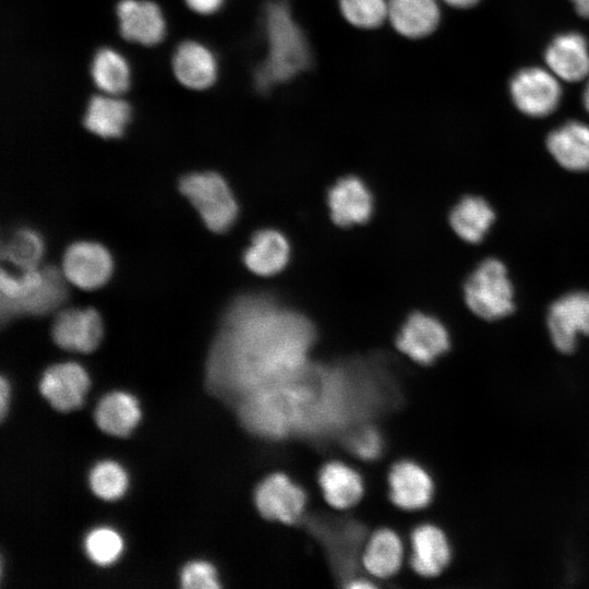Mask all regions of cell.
I'll return each instance as SVG.
<instances>
[{
	"mask_svg": "<svg viewBox=\"0 0 589 589\" xmlns=\"http://www.w3.org/2000/svg\"><path fill=\"white\" fill-rule=\"evenodd\" d=\"M313 324L266 293L238 297L225 312L206 368L208 387L244 396L302 373L311 363Z\"/></svg>",
	"mask_w": 589,
	"mask_h": 589,
	"instance_id": "obj_1",
	"label": "cell"
},
{
	"mask_svg": "<svg viewBox=\"0 0 589 589\" xmlns=\"http://www.w3.org/2000/svg\"><path fill=\"white\" fill-rule=\"evenodd\" d=\"M358 370L310 364L284 383L239 400V416L252 432L272 438L322 434L362 414L365 378Z\"/></svg>",
	"mask_w": 589,
	"mask_h": 589,
	"instance_id": "obj_2",
	"label": "cell"
},
{
	"mask_svg": "<svg viewBox=\"0 0 589 589\" xmlns=\"http://www.w3.org/2000/svg\"><path fill=\"white\" fill-rule=\"evenodd\" d=\"M264 24L268 51L254 72L255 86L262 93L291 80L311 64L308 41L286 1L272 0L266 4Z\"/></svg>",
	"mask_w": 589,
	"mask_h": 589,
	"instance_id": "obj_3",
	"label": "cell"
},
{
	"mask_svg": "<svg viewBox=\"0 0 589 589\" xmlns=\"http://www.w3.org/2000/svg\"><path fill=\"white\" fill-rule=\"evenodd\" d=\"M65 278L55 266L22 272L5 268L0 274L2 322L21 315H43L56 310L67 298Z\"/></svg>",
	"mask_w": 589,
	"mask_h": 589,
	"instance_id": "obj_4",
	"label": "cell"
},
{
	"mask_svg": "<svg viewBox=\"0 0 589 589\" xmlns=\"http://www.w3.org/2000/svg\"><path fill=\"white\" fill-rule=\"evenodd\" d=\"M465 302L478 317L503 318L514 312V288L507 268L498 259L482 261L464 286Z\"/></svg>",
	"mask_w": 589,
	"mask_h": 589,
	"instance_id": "obj_5",
	"label": "cell"
},
{
	"mask_svg": "<svg viewBox=\"0 0 589 589\" xmlns=\"http://www.w3.org/2000/svg\"><path fill=\"white\" fill-rule=\"evenodd\" d=\"M179 189L209 230L224 232L235 224L238 203L220 175L213 171L188 173L180 179Z\"/></svg>",
	"mask_w": 589,
	"mask_h": 589,
	"instance_id": "obj_6",
	"label": "cell"
},
{
	"mask_svg": "<svg viewBox=\"0 0 589 589\" xmlns=\"http://www.w3.org/2000/svg\"><path fill=\"white\" fill-rule=\"evenodd\" d=\"M396 346L412 361L431 364L448 350L450 340L446 327L438 318L414 312L402 324Z\"/></svg>",
	"mask_w": 589,
	"mask_h": 589,
	"instance_id": "obj_7",
	"label": "cell"
},
{
	"mask_svg": "<svg viewBox=\"0 0 589 589\" xmlns=\"http://www.w3.org/2000/svg\"><path fill=\"white\" fill-rule=\"evenodd\" d=\"M548 329L555 348L563 353L575 350L579 335H589V291H572L549 309Z\"/></svg>",
	"mask_w": 589,
	"mask_h": 589,
	"instance_id": "obj_8",
	"label": "cell"
},
{
	"mask_svg": "<svg viewBox=\"0 0 589 589\" xmlns=\"http://www.w3.org/2000/svg\"><path fill=\"white\" fill-rule=\"evenodd\" d=\"M113 269L108 250L93 241H76L69 245L62 259V274L67 281L84 290L101 287Z\"/></svg>",
	"mask_w": 589,
	"mask_h": 589,
	"instance_id": "obj_9",
	"label": "cell"
},
{
	"mask_svg": "<svg viewBox=\"0 0 589 589\" xmlns=\"http://www.w3.org/2000/svg\"><path fill=\"white\" fill-rule=\"evenodd\" d=\"M254 501L264 518L290 525L303 514L306 494L288 476L276 472L257 485Z\"/></svg>",
	"mask_w": 589,
	"mask_h": 589,
	"instance_id": "obj_10",
	"label": "cell"
},
{
	"mask_svg": "<svg viewBox=\"0 0 589 589\" xmlns=\"http://www.w3.org/2000/svg\"><path fill=\"white\" fill-rule=\"evenodd\" d=\"M510 94L521 112L540 118L555 110L561 98V87L549 72L539 68H527L513 77Z\"/></svg>",
	"mask_w": 589,
	"mask_h": 589,
	"instance_id": "obj_11",
	"label": "cell"
},
{
	"mask_svg": "<svg viewBox=\"0 0 589 589\" xmlns=\"http://www.w3.org/2000/svg\"><path fill=\"white\" fill-rule=\"evenodd\" d=\"M104 334L99 313L92 308H72L60 311L51 326V336L60 348L76 351H94Z\"/></svg>",
	"mask_w": 589,
	"mask_h": 589,
	"instance_id": "obj_12",
	"label": "cell"
},
{
	"mask_svg": "<svg viewBox=\"0 0 589 589\" xmlns=\"http://www.w3.org/2000/svg\"><path fill=\"white\" fill-rule=\"evenodd\" d=\"M88 387L86 371L75 362H61L49 366L39 382L44 398L62 412L80 408Z\"/></svg>",
	"mask_w": 589,
	"mask_h": 589,
	"instance_id": "obj_13",
	"label": "cell"
},
{
	"mask_svg": "<svg viewBox=\"0 0 589 589\" xmlns=\"http://www.w3.org/2000/svg\"><path fill=\"white\" fill-rule=\"evenodd\" d=\"M327 205L335 224L349 227L365 223L373 213V196L356 176L338 179L327 192Z\"/></svg>",
	"mask_w": 589,
	"mask_h": 589,
	"instance_id": "obj_14",
	"label": "cell"
},
{
	"mask_svg": "<svg viewBox=\"0 0 589 589\" xmlns=\"http://www.w3.org/2000/svg\"><path fill=\"white\" fill-rule=\"evenodd\" d=\"M117 16L120 34L129 41L154 46L165 37V17L152 1L121 0L117 5Z\"/></svg>",
	"mask_w": 589,
	"mask_h": 589,
	"instance_id": "obj_15",
	"label": "cell"
},
{
	"mask_svg": "<svg viewBox=\"0 0 589 589\" xmlns=\"http://www.w3.org/2000/svg\"><path fill=\"white\" fill-rule=\"evenodd\" d=\"M388 485L392 502L407 510L425 507L433 495L431 477L411 460H400L392 467Z\"/></svg>",
	"mask_w": 589,
	"mask_h": 589,
	"instance_id": "obj_16",
	"label": "cell"
},
{
	"mask_svg": "<svg viewBox=\"0 0 589 589\" xmlns=\"http://www.w3.org/2000/svg\"><path fill=\"white\" fill-rule=\"evenodd\" d=\"M217 61L213 52L194 40L178 45L172 57V70L177 80L191 89H205L217 77Z\"/></svg>",
	"mask_w": 589,
	"mask_h": 589,
	"instance_id": "obj_17",
	"label": "cell"
},
{
	"mask_svg": "<svg viewBox=\"0 0 589 589\" xmlns=\"http://www.w3.org/2000/svg\"><path fill=\"white\" fill-rule=\"evenodd\" d=\"M387 21L401 36L422 38L436 28L440 8L436 0H388Z\"/></svg>",
	"mask_w": 589,
	"mask_h": 589,
	"instance_id": "obj_18",
	"label": "cell"
},
{
	"mask_svg": "<svg viewBox=\"0 0 589 589\" xmlns=\"http://www.w3.org/2000/svg\"><path fill=\"white\" fill-rule=\"evenodd\" d=\"M411 566L424 577L441 574L450 560V549L444 532L433 525H420L411 533Z\"/></svg>",
	"mask_w": 589,
	"mask_h": 589,
	"instance_id": "obj_19",
	"label": "cell"
},
{
	"mask_svg": "<svg viewBox=\"0 0 589 589\" xmlns=\"http://www.w3.org/2000/svg\"><path fill=\"white\" fill-rule=\"evenodd\" d=\"M290 247L287 238L276 229H262L255 232L244 251L243 262L254 274L272 276L279 273L288 263Z\"/></svg>",
	"mask_w": 589,
	"mask_h": 589,
	"instance_id": "obj_20",
	"label": "cell"
},
{
	"mask_svg": "<svg viewBox=\"0 0 589 589\" xmlns=\"http://www.w3.org/2000/svg\"><path fill=\"white\" fill-rule=\"evenodd\" d=\"M545 61L561 79L580 81L589 73L587 40L578 33L558 35L546 48Z\"/></svg>",
	"mask_w": 589,
	"mask_h": 589,
	"instance_id": "obj_21",
	"label": "cell"
},
{
	"mask_svg": "<svg viewBox=\"0 0 589 589\" xmlns=\"http://www.w3.org/2000/svg\"><path fill=\"white\" fill-rule=\"evenodd\" d=\"M546 146L563 168L589 170V125L578 121L566 122L549 134Z\"/></svg>",
	"mask_w": 589,
	"mask_h": 589,
	"instance_id": "obj_22",
	"label": "cell"
},
{
	"mask_svg": "<svg viewBox=\"0 0 589 589\" xmlns=\"http://www.w3.org/2000/svg\"><path fill=\"white\" fill-rule=\"evenodd\" d=\"M131 118L130 105L115 95H95L87 105L84 127L103 139L119 137Z\"/></svg>",
	"mask_w": 589,
	"mask_h": 589,
	"instance_id": "obj_23",
	"label": "cell"
},
{
	"mask_svg": "<svg viewBox=\"0 0 589 589\" xmlns=\"http://www.w3.org/2000/svg\"><path fill=\"white\" fill-rule=\"evenodd\" d=\"M318 483L326 502L338 509L356 505L363 494L360 474L340 461L324 465L318 474Z\"/></svg>",
	"mask_w": 589,
	"mask_h": 589,
	"instance_id": "obj_24",
	"label": "cell"
},
{
	"mask_svg": "<svg viewBox=\"0 0 589 589\" xmlns=\"http://www.w3.org/2000/svg\"><path fill=\"white\" fill-rule=\"evenodd\" d=\"M94 418L103 432L122 437L130 434L137 424L141 411L132 395L124 392H112L98 401Z\"/></svg>",
	"mask_w": 589,
	"mask_h": 589,
	"instance_id": "obj_25",
	"label": "cell"
},
{
	"mask_svg": "<svg viewBox=\"0 0 589 589\" xmlns=\"http://www.w3.org/2000/svg\"><path fill=\"white\" fill-rule=\"evenodd\" d=\"M495 220L491 205L481 196L462 197L449 214V224L464 241L479 243Z\"/></svg>",
	"mask_w": 589,
	"mask_h": 589,
	"instance_id": "obj_26",
	"label": "cell"
},
{
	"mask_svg": "<svg viewBox=\"0 0 589 589\" xmlns=\"http://www.w3.org/2000/svg\"><path fill=\"white\" fill-rule=\"evenodd\" d=\"M402 560V544L390 529L375 531L362 554L364 568L374 577L388 578L399 570Z\"/></svg>",
	"mask_w": 589,
	"mask_h": 589,
	"instance_id": "obj_27",
	"label": "cell"
},
{
	"mask_svg": "<svg viewBox=\"0 0 589 589\" xmlns=\"http://www.w3.org/2000/svg\"><path fill=\"white\" fill-rule=\"evenodd\" d=\"M91 75L95 85L105 94L119 96L130 86V67L125 58L108 47L95 53Z\"/></svg>",
	"mask_w": 589,
	"mask_h": 589,
	"instance_id": "obj_28",
	"label": "cell"
},
{
	"mask_svg": "<svg viewBox=\"0 0 589 589\" xmlns=\"http://www.w3.org/2000/svg\"><path fill=\"white\" fill-rule=\"evenodd\" d=\"M45 247L41 236L34 229L24 227L15 230L1 244V257L17 272L38 267Z\"/></svg>",
	"mask_w": 589,
	"mask_h": 589,
	"instance_id": "obj_29",
	"label": "cell"
},
{
	"mask_svg": "<svg viewBox=\"0 0 589 589\" xmlns=\"http://www.w3.org/2000/svg\"><path fill=\"white\" fill-rule=\"evenodd\" d=\"M88 482L96 496L105 501H115L124 494L128 477L119 464L104 460L92 468Z\"/></svg>",
	"mask_w": 589,
	"mask_h": 589,
	"instance_id": "obj_30",
	"label": "cell"
},
{
	"mask_svg": "<svg viewBox=\"0 0 589 589\" xmlns=\"http://www.w3.org/2000/svg\"><path fill=\"white\" fill-rule=\"evenodd\" d=\"M84 549L93 563L107 566L116 562L120 556L123 542L116 530L108 527H98L86 534Z\"/></svg>",
	"mask_w": 589,
	"mask_h": 589,
	"instance_id": "obj_31",
	"label": "cell"
},
{
	"mask_svg": "<svg viewBox=\"0 0 589 589\" xmlns=\"http://www.w3.org/2000/svg\"><path fill=\"white\" fill-rule=\"evenodd\" d=\"M348 23L359 28H375L387 21L388 0H339Z\"/></svg>",
	"mask_w": 589,
	"mask_h": 589,
	"instance_id": "obj_32",
	"label": "cell"
},
{
	"mask_svg": "<svg viewBox=\"0 0 589 589\" xmlns=\"http://www.w3.org/2000/svg\"><path fill=\"white\" fill-rule=\"evenodd\" d=\"M180 584L184 589H216L220 587L215 567L204 561H193L184 565L180 573Z\"/></svg>",
	"mask_w": 589,
	"mask_h": 589,
	"instance_id": "obj_33",
	"label": "cell"
},
{
	"mask_svg": "<svg viewBox=\"0 0 589 589\" xmlns=\"http://www.w3.org/2000/svg\"><path fill=\"white\" fill-rule=\"evenodd\" d=\"M349 448L361 459L374 460L382 454L383 438L375 428L363 426L350 436Z\"/></svg>",
	"mask_w": 589,
	"mask_h": 589,
	"instance_id": "obj_34",
	"label": "cell"
},
{
	"mask_svg": "<svg viewBox=\"0 0 589 589\" xmlns=\"http://www.w3.org/2000/svg\"><path fill=\"white\" fill-rule=\"evenodd\" d=\"M188 7L200 14H211L216 12L224 0H184Z\"/></svg>",
	"mask_w": 589,
	"mask_h": 589,
	"instance_id": "obj_35",
	"label": "cell"
},
{
	"mask_svg": "<svg viewBox=\"0 0 589 589\" xmlns=\"http://www.w3.org/2000/svg\"><path fill=\"white\" fill-rule=\"evenodd\" d=\"M9 399H10V385L7 382V380L2 376L0 378V416L2 419L7 413Z\"/></svg>",
	"mask_w": 589,
	"mask_h": 589,
	"instance_id": "obj_36",
	"label": "cell"
},
{
	"mask_svg": "<svg viewBox=\"0 0 589 589\" xmlns=\"http://www.w3.org/2000/svg\"><path fill=\"white\" fill-rule=\"evenodd\" d=\"M576 11L582 17L589 19V0H572Z\"/></svg>",
	"mask_w": 589,
	"mask_h": 589,
	"instance_id": "obj_37",
	"label": "cell"
},
{
	"mask_svg": "<svg viewBox=\"0 0 589 589\" xmlns=\"http://www.w3.org/2000/svg\"><path fill=\"white\" fill-rule=\"evenodd\" d=\"M447 4L455 8H469L474 5L479 0H444Z\"/></svg>",
	"mask_w": 589,
	"mask_h": 589,
	"instance_id": "obj_38",
	"label": "cell"
},
{
	"mask_svg": "<svg viewBox=\"0 0 589 589\" xmlns=\"http://www.w3.org/2000/svg\"><path fill=\"white\" fill-rule=\"evenodd\" d=\"M348 587L350 588H371L373 587V584L368 582L363 579H353Z\"/></svg>",
	"mask_w": 589,
	"mask_h": 589,
	"instance_id": "obj_39",
	"label": "cell"
},
{
	"mask_svg": "<svg viewBox=\"0 0 589 589\" xmlns=\"http://www.w3.org/2000/svg\"><path fill=\"white\" fill-rule=\"evenodd\" d=\"M584 104L587 110L589 111V83L586 86L585 93H584Z\"/></svg>",
	"mask_w": 589,
	"mask_h": 589,
	"instance_id": "obj_40",
	"label": "cell"
}]
</instances>
